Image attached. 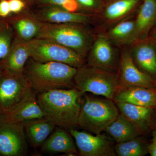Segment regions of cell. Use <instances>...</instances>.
Masks as SVG:
<instances>
[{
    "instance_id": "1",
    "label": "cell",
    "mask_w": 156,
    "mask_h": 156,
    "mask_svg": "<svg viewBox=\"0 0 156 156\" xmlns=\"http://www.w3.org/2000/svg\"><path fill=\"white\" fill-rule=\"evenodd\" d=\"M83 95L75 88L55 89L37 93V99L46 119L56 127L69 130L79 127Z\"/></svg>"
},
{
    "instance_id": "2",
    "label": "cell",
    "mask_w": 156,
    "mask_h": 156,
    "mask_svg": "<svg viewBox=\"0 0 156 156\" xmlns=\"http://www.w3.org/2000/svg\"><path fill=\"white\" fill-rule=\"evenodd\" d=\"M77 68L61 62H40L30 58L23 73L37 93L55 89L75 88Z\"/></svg>"
},
{
    "instance_id": "3",
    "label": "cell",
    "mask_w": 156,
    "mask_h": 156,
    "mask_svg": "<svg viewBox=\"0 0 156 156\" xmlns=\"http://www.w3.org/2000/svg\"><path fill=\"white\" fill-rule=\"evenodd\" d=\"M92 25L43 23L38 36L69 48L86 59L96 33Z\"/></svg>"
},
{
    "instance_id": "4",
    "label": "cell",
    "mask_w": 156,
    "mask_h": 156,
    "mask_svg": "<svg viewBox=\"0 0 156 156\" xmlns=\"http://www.w3.org/2000/svg\"><path fill=\"white\" fill-rule=\"evenodd\" d=\"M119 115L113 100L86 95L81 101L78 126L95 134H100Z\"/></svg>"
},
{
    "instance_id": "5",
    "label": "cell",
    "mask_w": 156,
    "mask_h": 156,
    "mask_svg": "<svg viewBox=\"0 0 156 156\" xmlns=\"http://www.w3.org/2000/svg\"><path fill=\"white\" fill-rule=\"evenodd\" d=\"M73 84L83 94L90 92L113 100L120 88L117 73L92 67L86 63L77 69Z\"/></svg>"
},
{
    "instance_id": "6",
    "label": "cell",
    "mask_w": 156,
    "mask_h": 156,
    "mask_svg": "<svg viewBox=\"0 0 156 156\" xmlns=\"http://www.w3.org/2000/svg\"><path fill=\"white\" fill-rule=\"evenodd\" d=\"M23 73L0 68V112L5 114L14 110L35 93Z\"/></svg>"
},
{
    "instance_id": "7",
    "label": "cell",
    "mask_w": 156,
    "mask_h": 156,
    "mask_svg": "<svg viewBox=\"0 0 156 156\" xmlns=\"http://www.w3.org/2000/svg\"><path fill=\"white\" fill-rule=\"evenodd\" d=\"M28 44L30 58L38 62H61L77 69L86 63V59L73 50L51 40L36 38Z\"/></svg>"
},
{
    "instance_id": "8",
    "label": "cell",
    "mask_w": 156,
    "mask_h": 156,
    "mask_svg": "<svg viewBox=\"0 0 156 156\" xmlns=\"http://www.w3.org/2000/svg\"><path fill=\"white\" fill-rule=\"evenodd\" d=\"M142 0H109L102 10L94 15L95 33H103L124 20L134 16Z\"/></svg>"
},
{
    "instance_id": "9",
    "label": "cell",
    "mask_w": 156,
    "mask_h": 156,
    "mask_svg": "<svg viewBox=\"0 0 156 156\" xmlns=\"http://www.w3.org/2000/svg\"><path fill=\"white\" fill-rule=\"evenodd\" d=\"M119 48L103 33H96L86 58L90 66L117 73L120 56Z\"/></svg>"
},
{
    "instance_id": "10",
    "label": "cell",
    "mask_w": 156,
    "mask_h": 156,
    "mask_svg": "<svg viewBox=\"0 0 156 156\" xmlns=\"http://www.w3.org/2000/svg\"><path fill=\"white\" fill-rule=\"evenodd\" d=\"M120 88L139 87L153 88L154 80L140 69L134 63L129 47L120 49L119 69L117 72Z\"/></svg>"
},
{
    "instance_id": "11",
    "label": "cell",
    "mask_w": 156,
    "mask_h": 156,
    "mask_svg": "<svg viewBox=\"0 0 156 156\" xmlns=\"http://www.w3.org/2000/svg\"><path fill=\"white\" fill-rule=\"evenodd\" d=\"M26 122H0V155L22 156L27 151Z\"/></svg>"
},
{
    "instance_id": "12",
    "label": "cell",
    "mask_w": 156,
    "mask_h": 156,
    "mask_svg": "<svg viewBox=\"0 0 156 156\" xmlns=\"http://www.w3.org/2000/svg\"><path fill=\"white\" fill-rule=\"evenodd\" d=\"M69 132L75 140L80 155L83 156H114L115 147L111 140L104 134L93 135L75 128Z\"/></svg>"
},
{
    "instance_id": "13",
    "label": "cell",
    "mask_w": 156,
    "mask_h": 156,
    "mask_svg": "<svg viewBox=\"0 0 156 156\" xmlns=\"http://www.w3.org/2000/svg\"><path fill=\"white\" fill-rule=\"evenodd\" d=\"M37 10H26L34 18L43 23H76L93 25L94 15L70 12L58 6L48 5Z\"/></svg>"
},
{
    "instance_id": "14",
    "label": "cell",
    "mask_w": 156,
    "mask_h": 156,
    "mask_svg": "<svg viewBox=\"0 0 156 156\" xmlns=\"http://www.w3.org/2000/svg\"><path fill=\"white\" fill-rule=\"evenodd\" d=\"M156 47L147 38L137 40L128 46L136 66L153 75H156Z\"/></svg>"
},
{
    "instance_id": "15",
    "label": "cell",
    "mask_w": 156,
    "mask_h": 156,
    "mask_svg": "<svg viewBox=\"0 0 156 156\" xmlns=\"http://www.w3.org/2000/svg\"><path fill=\"white\" fill-rule=\"evenodd\" d=\"M113 101L153 108L156 106V89L139 87L120 88Z\"/></svg>"
},
{
    "instance_id": "16",
    "label": "cell",
    "mask_w": 156,
    "mask_h": 156,
    "mask_svg": "<svg viewBox=\"0 0 156 156\" xmlns=\"http://www.w3.org/2000/svg\"><path fill=\"white\" fill-rule=\"evenodd\" d=\"M37 92L10 112L0 115V122H25L44 119L45 115L37 99Z\"/></svg>"
},
{
    "instance_id": "17",
    "label": "cell",
    "mask_w": 156,
    "mask_h": 156,
    "mask_svg": "<svg viewBox=\"0 0 156 156\" xmlns=\"http://www.w3.org/2000/svg\"><path fill=\"white\" fill-rule=\"evenodd\" d=\"M156 23V0H142L135 17L136 41L147 38Z\"/></svg>"
},
{
    "instance_id": "18",
    "label": "cell",
    "mask_w": 156,
    "mask_h": 156,
    "mask_svg": "<svg viewBox=\"0 0 156 156\" xmlns=\"http://www.w3.org/2000/svg\"><path fill=\"white\" fill-rule=\"evenodd\" d=\"M103 34L119 49L130 46L136 41L135 17L118 23Z\"/></svg>"
},
{
    "instance_id": "19",
    "label": "cell",
    "mask_w": 156,
    "mask_h": 156,
    "mask_svg": "<svg viewBox=\"0 0 156 156\" xmlns=\"http://www.w3.org/2000/svg\"><path fill=\"white\" fill-rule=\"evenodd\" d=\"M9 22L14 29L15 36L27 42L37 37L43 25V23L32 17L25 11L17 14Z\"/></svg>"
},
{
    "instance_id": "20",
    "label": "cell",
    "mask_w": 156,
    "mask_h": 156,
    "mask_svg": "<svg viewBox=\"0 0 156 156\" xmlns=\"http://www.w3.org/2000/svg\"><path fill=\"white\" fill-rule=\"evenodd\" d=\"M64 129L56 127L55 131L42 144V150L49 152L62 153L69 155L77 154L72 136Z\"/></svg>"
},
{
    "instance_id": "21",
    "label": "cell",
    "mask_w": 156,
    "mask_h": 156,
    "mask_svg": "<svg viewBox=\"0 0 156 156\" xmlns=\"http://www.w3.org/2000/svg\"><path fill=\"white\" fill-rule=\"evenodd\" d=\"M30 58L28 42L15 37L9 56L0 68L13 72L23 73L24 67Z\"/></svg>"
},
{
    "instance_id": "22",
    "label": "cell",
    "mask_w": 156,
    "mask_h": 156,
    "mask_svg": "<svg viewBox=\"0 0 156 156\" xmlns=\"http://www.w3.org/2000/svg\"><path fill=\"white\" fill-rule=\"evenodd\" d=\"M121 114L137 129L145 127L149 123L153 108L139 106L127 102H115Z\"/></svg>"
},
{
    "instance_id": "23",
    "label": "cell",
    "mask_w": 156,
    "mask_h": 156,
    "mask_svg": "<svg viewBox=\"0 0 156 156\" xmlns=\"http://www.w3.org/2000/svg\"><path fill=\"white\" fill-rule=\"evenodd\" d=\"M56 127L46 118L26 122L25 126L28 139L34 147L42 145Z\"/></svg>"
},
{
    "instance_id": "24",
    "label": "cell",
    "mask_w": 156,
    "mask_h": 156,
    "mask_svg": "<svg viewBox=\"0 0 156 156\" xmlns=\"http://www.w3.org/2000/svg\"><path fill=\"white\" fill-rule=\"evenodd\" d=\"M105 131L117 143L128 141L138 136V129L121 114L119 115Z\"/></svg>"
},
{
    "instance_id": "25",
    "label": "cell",
    "mask_w": 156,
    "mask_h": 156,
    "mask_svg": "<svg viewBox=\"0 0 156 156\" xmlns=\"http://www.w3.org/2000/svg\"><path fill=\"white\" fill-rule=\"evenodd\" d=\"M15 37L12 26L3 21L0 24V66L9 56Z\"/></svg>"
},
{
    "instance_id": "26",
    "label": "cell",
    "mask_w": 156,
    "mask_h": 156,
    "mask_svg": "<svg viewBox=\"0 0 156 156\" xmlns=\"http://www.w3.org/2000/svg\"><path fill=\"white\" fill-rule=\"evenodd\" d=\"M115 151L119 156H141L145 154L146 150L141 140L137 138L117 143Z\"/></svg>"
},
{
    "instance_id": "27",
    "label": "cell",
    "mask_w": 156,
    "mask_h": 156,
    "mask_svg": "<svg viewBox=\"0 0 156 156\" xmlns=\"http://www.w3.org/2000/svg\"><path fill=\"white\" fill-rule=\"evenodd\" d=\"M79 5L78 12L96 15L102 10L106 3L105 0H76Z\"/></svg>"
},
{
    "instance_id": "28",
    "label": "cell",
    "mask_w": 156,
    "mask_h": 156,
    "mask_svg": "<svg viewBox=\"0 0 156 156\" xmlns=\"http://www.w3.org/2000/svg\"><path fill=\"white\" fill-rule=\"evenodd\" d=\"M41 1L44 4L58 6L70 12H76L79 11V5L76 0H41Z\"/></svg>"
},
{
    "instance_id": "29",
    "label": "cell",
    "mask_w": 156,
    "mask_h": 156,
    "mask_svg": "<svg viewBox=\"0 0 156 156\" xmlns=\"http://www.w3.org/2000/svg\"><path fill=\"white\" fill-rule=\"evenodd\" d=\"M11 13L19 14L26 10V5L22 0H9Z\"/></svg>"
},
{
    "instance_id": "30",
    "label": "cell",
    "mask_w": 156,
    "mask_h": 156,
    "mask_svg": "<svg viewBox=\"0 0 156 156\" xmlns=\"http://www.w3.org/2000/svg\"><path fill=\"white\" fill-rule=\"evenodd\" d=\"M11 13L9 0H1L0 1V17L5 18Z\"/></svg>"
},
{
    "instance_id": "31",
    "label": "cell",
    "mask_w": 156,
    "mask_h": 156,
    "mask_svg": "<svg viewBox=\"0 0 156 156\" xmlns=\"http://www.w3.org/2000/svg\"><path fill=\"white\" fill-rule=\"evenodd\" d=\"M147 39L151 43L156 45V23L149 34Z\"/></svg>"
},
{
    "instance_id": "32",
    "label": "cell",
    "mask_w": 156,
    "mask_h": 156,
    "mask_svg": "<svg viewBox=\"0 0 156 156\" xmlns=\"http://www.w3.org/2000/svg\"><path fill=\"white\" fill-rule=\"evenodd\" d=\"M147 151L151 156H156V144H151L147 147Z\"/></svg>"
},
{
    "instance_id": "33",
    "label": "cell",
    "mask_w": 156,
    "mask_h": 156,
    "mask_svg": "<svg viewBox=\"0 0 156 156\" xmlns=\"http://www.w3.org/2000/svg\"><path fill=\"white\" fill-rule=\"evenodd\" d=\"M153 142L156 144V131H154L153 134Z\"/></svg>"
},
{
    "instance_id": "34",
    "label": "cell",
    "mask_w": 156,
    "mask_h": 156,
    "mask_svg": "<svg viewBox=\"0 0 156 156\" xmlns=\"http://www.w3.org/2000/svg\"><path fill=\"white\" fill-rule=\"evenodd\" d=\"M22 1H23L26 4V2H27L28 3H32L34 2H36V1H38V0H22ZM40 1H41V0H40Z\"/></svg>"
},
{
    "instance_id": "35",
    "label": "cell",
    "mask_w": 156,
    "mask_h": 156,
    "mask_svg": "<svg viewBox=\"0 0 156 156\" xmlns=\"http://www.w3.org/2000/svg\"><path fill=\"white\" fill-rule=\"evenodd\" d=\"M1 17H0V24H1V23H2V22L3 21H2V20L1 19Z\"/></svg>"
},
{
    "instance_id": "36",
    "label": "cell",
    "mask_w": 156,
    "mask_h": 156,
    "mask_svg": "<svg viewBox=\"0 0 156 156\" xmlns=\"http://www.w3.org/2000/svg\"><path fill=\"white\" fill-rule=\"evenodd\" d=\"M155 108H156V106ZM155 116L154 120H155V121H156V112L155 114Z\"/></svg>"
},
{
    "instance_id": "37",
    "label": "cell",
    "mask_w": 156,
    "mask_h": 156,
    "mask_svg": "<svg viewBox=\"0 0 156 156\" xmlns=\"http://www.w3.org/2000/svg\"><path fill=\"white\" fill-rule=\"evenodd\" d=\"M105 1H106V2H107V1H109V0H105Z\"/></svg>"
},
{
    "instance_id": "38",
    "label": "cell",
    "mask_w": 156,
    "mask_h": 156,
    "mask_svg": "<svg viewBox=\"0 0 156 156\" xmlns=\"http://www.w3.org/2000/svg\"><path fill=\"white\" fill-rule=\"evenodd\" d=\"M1 115V112H0V115Z\"/></svg>"
}]
</instances>
